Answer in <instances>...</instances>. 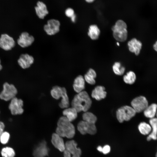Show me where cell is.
Returning a JSON list of instances; mask_svg holds the SVG:
<instances>
[{"instance_id": "obj_1", "label": "cell", "mask_w": 157, "mask_h": 157, "mask_svg": "<svg viewBox=\"0 0 157 157\" xmlns=\"http://www.w3.org/2000/svg\"><path fill=\"white\" fill-rule=\"evenodd\" d=\"M92 104L91 99L88 94L84 90L76 94L71 102L72 107L74 108L78 113L87 111Z\"/></svg>"}, {"instance_id": "obj_2", "label": "cell", "mask_w": 157, "mask_h": 157, "mask_svg": "<svg viewBox=\"0 0 157 157\" xmlns=\"http://www.w3.org/2000/svg\"><path fill=\"white\" fill-rule=\"evenodd\" d=\"M56 132L62 138L71 139L74 136L75 130L73 124L63 116L60 117L58 121Z\"/></svg>"}, {"instance_id": "obj_3", "label": "cell", "mask_w": 157, "mask_h": 157, "mask_svg": "<svg viewBox=\"0 0 157 157\" xmlns=\"http://www.w3.org/2000/svg\"><path fill=\"white\" fill-rule=\"evenodd\" d=\"M127 25L123 20L118 19L111 28L113 38L118 41L124 42L127 38Z\"/></svg>"}, {"instance_id": "obj_4", "label": "cell", "mask_w": 157, "mask_h": 157, "mask_svg": "<svg viewBox=\"0 0 157 157\" xmlns=\"http://www.w3.org/2000/svg\"><path fill=\"white\" fill-rule=\"evenodd\" d=\"M52 97L56 99L61 98V102L59 103V107L62 108H68L69 101L66 89L58 86H55L52 88L51 91Z\"/></svg>"}, {"instance_id": "obj_5", "label": "cell", "mask_w": 157, "mask_h": 157, "mask_svg": "<svg viewBox=\"0 0 157 157\" xmlns=\"http://www.w3.org/2000/svg\"><path fill=\"white\" fill-rule=\"evenodd\" d=\"M136 112L131 107L128 106H122L117 109L116 116L118 121L120 123L124 121H128L135 116Z\"/></svg>"}, {"instance_id": "obj_6", "label": "cell", "mask_w": 157, "mask_h": 157, "mask_svg": "<svg viewBox=\"0 0 157 157\" xmlns=\"http://www.w3.org/2000/svg\"><path fill=\"white\" fill-rule=\"evenodd\" d=\"M17 93V89L14 85L5 82L0 93V99L5 101L11 100L16 97Z\"/></svg>"}, {"instance_id": "obj_7", "label": "cell", "mask_w": 157, "mask_h": 157, "mask_svg": "<svg viewBox=\"0 0 157 157\" xmlns=\"http://www.w3.org/2000/svg\"><path fill=\"white\" fill-rule=\"evenodd\" d=\"M77 129L82 134H88L93 135L96 133L97 129L95 124L90 123L83 120L80 121L78 124Z\"/></svg>"}, {"instance_id": "obj_8", "label": "cell", "mask_w": 157, "mask_h": 157, "mask_svg": "<svg viewBox=\"0 0 157 157\" xmlns=\"http://www.w3.org/2000/svg\"><path fill=\"white\" fill-rule=\"evenodd\" d=\"M8 106L11 114L13 115H21L24 111L23 101L21 99L15 97L12 99Z\"/></svg>"}, {"instance_id": "obj_9", "label": "cell", "mask_w": 157, "mask_h": 157, "mask_svg": "<svg viewBox=\"0 0 157 157\" xmlns=\"http://www.w3.org/2000/svg\"><path fill=\"white\" fill-rule=\"evenodd\" d=\"M132 107L136 113L144 111L148 106V101L146 98L143 96H140L134 99L131 101Z\"/></svg>"}, {"instance_id": "obj_10", "label": "cell", "mask_w": 157, "mask_h": 157, "mask_svg": "<svg viewBox=\"0 0 157 157\" xmlns=\"http://www.w3.org/2000/svg\"><path fill=\"white\" fill-rule=\"evenodd\" d=\"M60 22L58 20L51 19L49 20L43 27L44 31L49 35H53L60 31Z\"/></svg>"}, {"instance_id": "obj_11", "label": "cell", "mask_w": 157, "mask_h": 157, "mask_svg": "<svg viewBox=\"0 0 157 157\" xmlns=\"http://www.w3.org/2000/svg\"><path fill=\"white\" fill-rule=\"evenodd\" d=\"M15 44L13 38L6 33L1 35L0 37V47L3 49L8 51L11 50Z\"/></svg>"}, {"instance_id": "obj_12", "label": "cell", "mask_w": 157, "mask_h": 157, "mask_svg": "<svg viewBox=\"0 0 157 157\" xmlns=\"http://www.w3.org/2000/svg\"><path fill=\"white\" fill-rule=\"evenodd\" d=\"M35 38L26 32L22 33L17 40L18 44L22 48H26L31 46L34 42Z\"/></svg>"}, {"instance_id": "obj_13", "label": "cell", "mask_w": 157, "mask_h": 157, "mask_svg": "<svg viewBox=\"0 0 157 157\" xmlns=\"http://www.w3.org/2000/svg\"><path fill=\"white\" fill-rule=\"evenodd\" d=\"M49 151L46 142L43 140L34 149L33 155L34 157H45L48 155Z\"/></svg>"}, {"instance_id": "obj_14", "label": "cell", "mask_w": 157, "mask_h": 157, "mask_svg": "<svg viewBox=\"0 0 157 157\" xmlns=\"http://www.w3.org/2000/svg\"><path fill=\"white\" fill-rule=\"evenodd\" d=\"M34 58L33 57L28 53L22 54L17 60L19 66L23 69L29 68L34 63Z\"/></svg>"}, {"instance_id": "obj_15", "label": "cell", "mask_w": 157, "mask_h": 157, "mask_svg": "<svg viewBox=\"0 0 157 157\" xmlns=\"http://www.w3.org/2000/svg\"><path fill=\"white\" fill-rule=\"evenodd\" d=\"M65 149L72 155V157H80L81 154V149L77 147V143L74 140L67 141L65 143Z\"/></svg>"}, {"instance_id": "obj_16", "label": "cell", "mask_w": 157, "mask_h": 157, "mask_svg": "<svg viewBox=\"0 0 157 157\" xmlns=\"http://www.w3.org/2000/svg\"><path fill=\"white\" fill-rule=\"evenodd\" d=\"M127 45L130 52L136 56L139 55L142 46V43L140 41L136 38H133L128 42Z\"/></svg>"}, {"instance_id": "obj_17", "label": "cell", "mask_w": 157, "mask_h": 157, "mask_svg": "<svg viewBox=\"0 0 157 157\" xmlns=\"http://www.w3.org/2000/svg\"><path fill=\"white\" fill-rule=\"evenodd\" d=\"M51 142L53 146L60 152H63L65 150V144L62 137L56 133L52 134Z\"/></svg>"}, {"instance_id": "obj_18", "label": "cell", "mask_w": 157, "mask_h": 157, "mask_svg": "<svg viewBox=\"0 0 157 157\" xmlns=\"http://www.w3.org/2000/svg\"><path fill=\"white\" fill-rule=\"evenodd\" d=\"M35 8L37 16L40 19H44L49 13L46 5L42 1H38Z\"/></svg>"}, {"instance_id": "obj_19", "label": "cell", "mask_w": 157, "mask_h": 157, "mask_svg": "<svg viewBox=\"0 0 157 157\" xmlns=\"http://www.w3.org/2000/svg\"><path fill=\"white\" fill-rule=\"evenodd\" d=\"M106 94L104 87L102 86H97L92 91L91 96L96 100L99 101L105 98Z\"/></svg>"}, {"instance_id": "obj_20", "label": "cell", "mask_w": 157, "mask_h": 157, "mask_svg": "<svg viewBox=\"0 0 157 157\" xmlns=\"http://www.w3.org/2000/svg\"><path fill=\"white\" fill-rule=\"evenodd\" d=\"M73 88L74 90L77 93L83 90L85 88V80L82 76L79 75L75 78Z\"/></svg>"}, {"instance_id": "obj_21", "label": "cell", "mask_w": 157, "mask_h": 157, "mask_svg": "<svg viewBox=\"0 0 157 157\" xmlns=\"http://www.w3.org/2000/svg\"><path fill=\"white\" fill-rule=\"evenodd\" d=\"M156 118L151 119L149 121L152 131L147 138V141H150L151 140H156L157 139V121Z\"/></svg>"}, {"instance_id": "obj_22", "label": "cell", "mask_w": 157, "mask_h": 157, "mask_svg": "<svg viewBox=\"0 0 157 157\" xmlns=\"http://www.w3.org/2000/svg\"><path fill=\"white\" fill-rule=\"evenodd\" d=\"M100 34V30L98 26L96 24H92L88 28V35L91 39L93 40L98 39Z\"/></svg>"}, {"instance_id": "obj_23", "label": "cell", "mask_w": 157, "mask_h": 157, "mask_svg": "<svg viewBox=\"0 0 157 157\" xmlns=\"http://www.w3.org/2000/svg\"><path fill=\"white\" fill-rule=\"evenodd\" d=\"M77 113L76 110L72 107L65 108L63 112L64 116L71 122L77 118Z\"/></svg>"}, {"instance_id": "obj_24", "label": "cell", "mask_w": 157, "mask_h": 157, "mask_svg": "<svg viewBox=\"0 0 157 157\" xmlns=\"http://www.w3.org/2000/svg\"><path fill=\"white\" fill-rule=\"evenodd\" d=\"M97 76V74L95 70L92 68L89 69L87 73L85 75V80L90 85H94L95 83V78Z\"/></svg>"}, {"instance_id": "obj_25", "label": "cell", "mask_w": 157, "mask_h": 157, "mask_svg": "<svg viewBox=\"0 0 157 157\" xmlns=\"http://www.w3.org/2000/svg\"><path fill=\"white\" fill-rule=\"evenodd\" d=\"M157 105L153 104L147 107L144 111V115L147 117L152 119L154 118L156 111Z\"/></svg>"}, {"instance_id": "obj_26", "label": "cell", "mask_w": 157, "mask_h": 157, "mask_svg": "<svg viewBox=\"0 0 157 157\" xmlns=\"http://www.w3.org/2000/svg\"><path fill=\"white\" fill-rule=\"evenodd\" d=\"M138 129L140 133L144 135L149 134L152 130L151 125L144 122H141L139 124Z\"/></svg>"}, {"instance_id": "obj_27", "label": "cell", "mask_w": 157, "mask_h": 157, "mask_svg": "<svg viewBox=\"0 0 157 157\" xmlns=\"http://www.w3.org/2000/svg\"><path fill=\"white\" fill-rule=\"evenodd\" d=\"M123 79L126 83L132 84L136 80V75L133 72L129 71L124 76Z\"/></svg>"}, {"instance_id": "obj_28", "label": "cell", "mask_w": 157, "mask_h": 157, "mask_svg": "<svg viewBox=\"0 0 157 157\" xmlns=\"http://www.w3.org/2000/svg\"><path fill=\"white\" fill-rule=\"evenodd\" d=\"M113 71L116 75L120 76L123 75L125 71V67L121 63L118 62H115L112 66Z\"/></svg>"}, {"instance_id": "obj_29", "label": "cell", "mask_w": 157, "mask_h": 157, "mask_svg": "<svg viewBox=\"0 0 157 157\" xmlns=\"http://www.w3.org/2000/svg\"><path fill=\"white\" fill-rule=\"evenodd\" d=\"M82 117L83 121L95 124L97 120L96 116L89 112H85L82 115Z\"/></svg>"}, {"instance_id": "obj_30", "label": "cell", "mask_w": 157, "mask_h": 157, "mask_svg": "<svg viewBox=\"0 0 157 157\" xmlns=\"http://www.w3.org/2000/svg\"><path fill=\"white\" fill-rule=\"evenodd\" d=\"M1 153L3 157H14L15 155L14 150L9 147L3 148L1 150Z\"/></svg>"}, {"instance_id": "obj_31", "label": "cell", "mask_w": 157, "mask_h": 157, "mask_svg": "<svg viewBox=\"0 0 157 157\" xmlns=\"http://www.w3.org/2000/svg\"><path fill=\"white\" fill-rule=\"evenodd\" d=\"M10 135V133L7 131H3L0 136V142L1 143L5 144L8 142Z\"/></svg>"}, {"instance_id": "obj_32", "label": "cell", "mask_w": 157, "mask_h": 157, "mask_svg": "<svg viewBox=\"0 0 157 157\" xmlns=\"http://www.w3.org/2000/svg\"><path fill=\"white\" fill-rule=\"evenodd\" d=\"M65 13L67 17L69 18H71L75 14L74 10L71 8L67 9L65 11Z\"/></svg>"}, {"instance_id": "obj_33", "label": "cell", "mask_w": 157, "mask_h": 157, "mask_svg": "<svg viewBox=\"0 0 157 157\" xmlns=\"http://www.w3.org/2000/svg\"><path fill=\"white\" fill-rule=\"evenodd\" d=\"M110 146L108 145H106L102 147V153L104 154H108L110 151Z\"/></svg>"}, {"instance_id": "obj_34", "label": "cell", "mask_w": 157, "mask_h": 157, "mask_svg": "<svg viewBox=\"0 0 157 157\" xmlns=\"http://www.w3.org/2000/svg\"><path fill=\"white\" fill-rule=\"evenodd\" d=\"M5 126L4 123L0 121V136L4 131Z\"/></svg>"}, {"instance_id": "obj_35", "label": "cell", "mask_w": 157, "mask_h": 157, "mask_svg": "<svg viewBox=\"0 0 157 157\" xmlns=\"http://www.w3.org/2000/svg\"><path fill=\"white\" fill-rule=\"evenodd\" d=\"M63 152L64 157H71V154L67 150L65 149Z\"/></svg>"}, {"instance_id": "obj_36", "label": "cell", "mask_w": 157, "mask_h": 157, "mask_svg": "<svg viewBox=\"0 0 157 157\" xmlns=\"http://www.w3.org/2000/svg\"><path fill=\"white\" fill-rule=\"evenodd\" d=\"M71 20L73 22H75L76 21V15L75 14L73 16H72L71 18Z\"/></svg>"}, {"instance_id": "obj_37", "label": "cell", "mask_w": 157, "mask_h": 157, "mask_svg": "<svg viewBox=\"0 0 157 157\" xmlns=\"http://www.w3.org/2000/svg\"><path fill=\"white\" fill-rule=\"evenodd\" d=\"M153 48L156 51H157V42L156 41L155 43L153 45Z\"/></svg>"}, {"instance_id": "obj_38", "label": "cell", "mask_w": 157, "mask_h": 157, "mask_svg": "<svg viewBox=\"0 0 157 157\" xmlns=\"http://www.w3.org/2000/svg\"><path fill=\"white\" fill-rule=\"evenodd\" d=\"M97 149L99 152H102V147L101 146H99L97 147Z\"/></svg>"}, {"instance_id": "obj_39", "label": "cell", "mask_w": 157, "mask_h": 157, "mask_svg": "<svg viewBox=\"0 0 157 157\" xmlns=\"http://www.w3.org/2000/svg\"><path fill=\"white\" fill-rule=\"evenodd\" d=\"M85 1L88 3H91L94 2L95 0H85Z\"/></svg>"}, {"instance_id": "obj_40", "label": "cell", "mask_w": 157, "mask_h": 157, "mask_svg": "<svg viewBox=\"0 0 157 157\" xmlns=\"http://www.w3.org/2000/svg\"><path fill=\"white\" fill-rule=\"evenodd\" d=\"M2 66L1 64V60L0 59V71L2 69Z\"/></svg>"}, {"instance_id": "obj_41", "label": "cell", "mask_w": 157, "mask_h": 157, "mask_svg": "<svg viewBox=\"0 0 157 157\" xmlns=\"http://www.w3.org/2000/svg\"><path fill=\"white\" fill-rule=\"evenodd\" d=\"M117 45H118V46H119V43L118 42H117Z\"/></svg>"}]
</instances>
